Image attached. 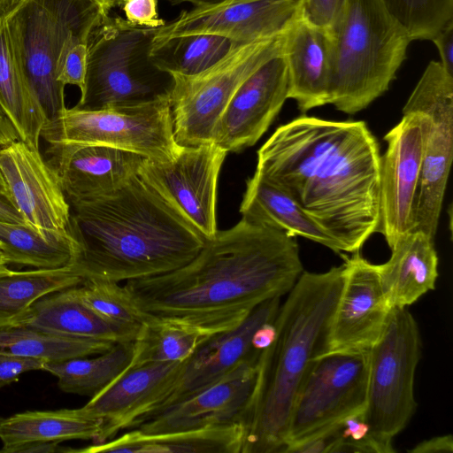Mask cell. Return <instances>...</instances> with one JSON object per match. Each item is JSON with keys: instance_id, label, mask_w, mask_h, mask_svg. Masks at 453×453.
I'll use <instances>...</instances> for the list:
<instances>
[{"instance_id": "3", "label": "cell", "mask_w": 453, "mask_h": 453, "mask_svg": "<svg viewBox=\"0 0 453 453\" xmlns=\"http://www.w3.org/2000/svg\"><path fill=\"white\" fill-rule=\"evenodd\" d=\"M78 245L72 266L84 280L153 277L192 260L205 239L138 175L107 195L68 202Z\"/></svg>"}, {"instance_id": "17", "label": "cell", "mask_w": 453, "mask_h": 453, "mask_svg": "<svg viewBox=\"0 0 453 453\" xmlns=\"http://www.w3.org/2000/svg\"><path fill=\"white\" fill-rule=\"evenodd\" d=\"M0 173L26 224L41 230L69 232L70 204L57 171L39 148L19 139L0 147Z\"/></svg>"}, {"instance_id": "18", "label": "cell", "mask_w": 453, "mask_h": 453, "mask_svg": "<svg viewBox=\"0 0 453 453\" xmlns=\"http://www.w3.org/2000/svg\"><path fill=\"white\" fill-rule=\"evenodd\" d=\"M288 92V69L281 52L238 87L215 126L212 143L226 153L253 146L281 110Z\"/></svg>"}, {"instance_id": "45", "label": "cell", "mask_w": 453, "mask_h": 453, "mask_svg": "<svg viewBox=\"0 0 453 453\" xmlns=\"http://www.w3.org/2000/svg\"><path fill=\"white\" fill-rule=\"evenodd\" d=\"M0 221L25 223L21 214L13 205L8 195L3 193H0Z\"/></svg>"}, {"instance_id": "30", "label": "cell", "mask_w": 453, "mask_h": 453, "mask_svg": "<svg viewBox=\"0 0 453 453\" xmlns=\"http://www.w3.org/2000/svg\"><path fill=\"white\" fill-rule=\"evenodd\" d=\"M0 107L19 139L39 148L47 119L16 65L4 19L0 21Z\"/></svg>"}, {"instance_id": "23", "label": "cell", "mask_w": 453, "mask_h": 453, "mask_svg": "<svg viewBox=\"0 0 453 453\" xmlns=\"http://www.w3.org/2000/svg\"><path fill=\"white\" fill-rule=\"evenodd\" d=\"M331 49L329 29L311 23L302 12L285 33L282 55L288 69V97L302 112L327 104Z\"/></svg>"}, {"instance_id": "40", "label": "cell", "mask_w": 453, "mask_h": 453, "mask_svg": "<svg viewBox=\"0 0 453 453\" xmlns=\"http://www.w3.org/2000/svg\"><path fill=\"white\" fill-rule=\"evenodd\" d=\"M122 9L126 19L135 25L158 27L165 22L158 17L157 0H127Z\"/></svg>"}, {"instance_id": "21", "label": "cell", "mask_w": 453, "mask_h": 453, "mask_svg": "<svg viewBox=\"0 0 453 453\" xmlns=\"http://www.w3.org/2000/svg\"><path fill=\"white\" fill-rule=\"evenodd\" d=\"M280 305V297L266 300L254 308L235 327L215 333L201 342L181 363L175 386L156 410L205 388L242 362L258 358L261 351L252 347V335L260 326L275 319Z\"/></svg>"}, {"instance_id": "38", "label": "cell", "mask_w": 453, "mask_h": 453, "mask_svg": "<svg viewBox=\"0 0 453 453\" xmlns=\"http://www.w3.org/2000/svg\"><path fill=\"white\" fill-rule=\"evenodd\" d=\"M345 0H303L302 14L311 23L331 28Z\"/></svg>"}, {"instance_id": "19", "label": "cell", "mask_w": 453, "mask_h": 453, "mask_svg": "<svg viewBox=\"0 0 453 453\" xmlns=\"http://www.w3.org/2000/svg\"><path fill=\"white\" fill-rule=\"evenodd\" d=\"M303 0H241L191 8L157 27L156 37L213 34L238 44L284 34L302 12Z\"/></svg>"}, {"instance_id": "1", "label": "cell", "mask_w": 453, "mask_h": 453, "mask_svg": "<svg viewBox=\"0 0 453 453\" xmlns=\"http://www.w3.org/2000/svg\"><path fill=\"white\" fill-rule=\"evenodd\" d=\"M303 272L295 237L242 218L218 231L183 266L126 281L144 321H177L225 331L263 302L288 294Z\"/></svg>"}, {"instance_id": "37", "label": "cell", "mask_w": 453, "mask_h": 453, "mask_svg": "<svg viewBox=\"0 0 453 453\" xmlns=\"http://www.w3.org/2000/svg\"><path fill=\"white\" fill-rule=\"evenodd\" d=\"M81 300L102 318L117 324L140 326L143 318L119 282L88 279L75 287Z\"/></svg>"}, {"instance_id": "31", "label": "cell", "mask_w": 453, "mask_h": 453, "mask_svg": "<svg viewBox=\"0 0 453 453\" xmlns=\"http://www.w3.org/2000/svg\"><path fill=\"white\" fill-rule=\"evenodd\" d=\"M72 265L53 269L10 271L0 275V328L13 326L31 305L50 293L80 285Z\"/></svg>"}, {"instance_id": "33", "label": "cell", "mask_w": 453, "mask_h": 453, "mask_svg": "<svg viewBox=\"0 0 453 453\" xmlns=\"http://www.w3.org/2000/svg\"><path fill=\"white\" fill-rule=\"evenodd\" d=\"M238 43L213 34L155 37L150 58L173 75L190 77L211 67Z\"/></svg>"}, {"instance_id": "24", "label": "cell", "mask_w": 453, "mask_h": 453, "mask_svg": "<svg viewBox=\"0 0 453 453\" xmlns=\"http://www.w3.org/2000/svg\"><path fill=\"white\" fill-rule=\"evenodd\" d=\"M101 434V421L81 408L47 411H25L0 418V453L61 451L59 443L92 440Z\"/></svg>"}, {"instance_id": "20", "label": "cell", "mask_w": 453, "mask_h": 453, "mask_svg": "<svg viewBox=\"0 0 453 453\" xmlns=\"http://www.w3.org/2000/svg\"><path fill=\"white\" fill-rule=\"evenodd\" d=\"M182 362H152L128 366L81 407L101 421L94 443L113 439L142 416L157 409L172 392Z\"/></svg>"}, {"instance_id": "7", "label": "cell", "mask_w": 453, "mask_h": 453, "mask_svg": "<svg viewBox=\"0 0 453 453\" xmlns=\"http://www.w3.org/2000/svg\"><path fill=\"white\" fill-rule=\"evenodd\" d=\"M157 31L108 16L87 44L84 86L73 107L101 111L170 100L174 77L150 58Z\"/></svg>"}, {"instance_id": "16", "label": "cell", "mask_w": 453, "mask_h": 453, "mask_svg": "<svg viewBox=\"0 0 453 453\" xmlns=\"http://www.w3.org/2000/svg\"><path fill=\"white\" fill-rule=\"evenodd\" d=\"M344 257V280L326 338L324 353L369 349L380 337L392 306L378 265L360 251Z\"/></svg>"}, {"instance_id": "49", "label": "cell", "mask_w": 453, "mask_h": 453, "mask_svg": "<svg viewBox=\"0 0 453 453\" xmlns=\"http://www.w3.org/2000/svg\"><path fill=\"white\" fill-rule=\"evenodd\" d=\"M99 1L108 11L117 6H121L127 0H97ZM167 1V0H166Z\"/></svg>"}, {"instance_id": "11", "label": "cell", "mask_w": 453, "mask_h": 453, "mask_svg": "<svg viewBox=\"0 0 453 453\" xmlns=\"http://www.w3.org/2000/svg\"><path fill=\"white\" fill-rule=\"evenodd\" d=\"M368 377L369 349L313 357L294 401L283 451L364 412Z\"/></svg>"}, {"instance_id": "2", "label": "cell", "mask_w": 453, "mask_h": 453, "mask_svg": "<svg viewBox=\"0 0 453 453\" xmlns=\"http://www.w3.org/2000/svg\"><path fill=\"white\" fill-rule=\"evenodd\" d=\"M380 161L365 121L303 115L262 145L255 173L288 194L341 252L354 253L378 232Z\"/></svg>"}, {"instance_id": "35", "label": "cell", "mask_w": 453, "mask_h": 453, "mask_svg": "<svg viewBox=\"0 0 453 453\" xmlns=\"http://www.w3.org/2000/svg\"><path fill=\"white\" fill-rule=\"evenodd\" d=\"M114 344L106 341L57 335L20 325L0 328V352L46 362L97 355Z\"/></svg>"}, {"instance_id": "26", "label": "cell", "mask_w": 453, "mask_h": 453, "mask_svg": "<svg viewBox=\"0 0 453 453\" xmlns=\"http://www.w3.org/2000/svg\"><path fill=\"white\" fill-rule=\"evenodd\" d=\"M242 423L196 430L145 434L130 429L119 437L68 452L83 453H242Z\"/></svg>"}, {"instance_id": "6", "label": "cell", "mask_w": 453, "mask_h": 453, "mask_svg": "<svg viewBox=\"0 0 453 453\" xmlns=\"http://www.w3.org/2000/svg\"><path fill=\"white\" fill-rule=\"evenodd\" d=\"M108 13L97 0H23L5 17L16 65L47 121L66 109L58 76L67 54L87 45Z\"/></svg>"}, {"instance_id": "14", "label": "cell", "mask_w": 453, "mask_h": 453, "mask_svg": "<svg viewBox=\"0 0 453 453\" xmlns=\"http://www.w3.org/2000/svg\"><path fill=\"white\" fill-rule=\"evenodd\" d=\"M387 149L380 161V224L391 248L414 229L413 209L424 149V126L417 113H403L401 121L384 136Z\"/></svg>"}, {"instance_id": "43", "label": "cell", "mask_w": 453, "mask_h": 453, "mask_svg": "<svg viewBox=\"0 0 453 453\" xmlns=\"http://www.w3.org/2000/svg\"><path fill=\"white\" fill-rule=\"evenodd\" d=\"M453 437L451 434L434 436L425 440L410 449V453H451Z\"/></svg>"}, {"instance_id": "29", "label": "cell", "mask_w": 453, "mask_h": 453, "mask_svg": "<svg viewBox=\"0 0 453 453\" xmlns=\"http://www.w3.org/2000/svg\"><path fill=\"white\" fill-rule=\"evenodd\" d=\"M0 248L8 264L53 269L72 265L78 245L69 232L0 221Z\"/></svg>"}, {"instance_id": "5", "label": "cell", "mask_w": 453, "mask_h": 453, "mask_svg": "<svg viewBox=\"0 0 453 453\" xmlns=\"http://www.w3.org/2000/svg\"><path fill=\"white\" fill-rule=\"evenodd\" d=\"M329 31L327 104L354 114L388 89L411 40L383 0H345Z\"/></svg>"}, {"instance_id": "51", "label": "cell", "mask_w": 453, "mask_h": 453, "mask_svg": "<svg viewBox=\"0 0 453 453\" xmlns=\"http://www.w3.org/2000/svg\"><path fill=\"white\" fill-rule=\"evenodd\" d=\"M0 193L7 195L6 187H5V184H4V181L3 180L1 173H0Z\"/></svg>"}, {"instance_id": "28", "label": "cell", "mask_w": 453, "mask_h": 453, "mask_svg": "<svg viewBox=\"0 0 453 453\" xmlns=\"http://www.w3.org/2000/svg\"><path fill=\"white\" fill-rule=\"evenodd\" d=\"M243 219L301 236L341 253L339 244L283 189L254 173L240 205Z\"/></svg>"}, {"instance_id": "36", "label": "cell", "mask_w": 453, "mask_h": 453, "mask_svg": "<svg viewBox=\"0 0 453 453\" xmlns=\"http://www.w3.org/2000/svg\"><path fill=\"white\" fill-rule=\"evenodd\" d=\"M411 42L432 40L452 21L453 0H383Z\"/></svg>"}, {"instance_id": "46", "label": "cell", "mask_w": 453, "mask_h": 453, "mask_svg": "<svg viewBox=\"0 0 453 453\" xmlns=\"http://www.w3.org/2000/svg\"><path fill=\"white\" fill-rule=\"evenodd\" d=\"M19 139L17 130L0 107V147L6 146Z\"/></svg>"}, {"instance_id": "13", "label": "cell", "mask_w": 453, "mask_h": 453, "mask_svg": "<svg viewBox=\"0 0 453 453\" xmlns=\"http://www.w3.org/2000/svg\"><path fill=\"white\" fill-rule=\"evenodd\" d=\"M227 153L209 143L180 146L170 160L146 158L138 176L205 240L217 230L218 178Z\"/></svg>"}, {"instance_id": "41", "label": "cell", "mask_w": 453, "mask_h": 453, "mask_svg": "<svg viewBox=\"0 0 453 453\" xmlns=\"http://www.w3.org/2000/svg\"><path fill=\"white\" fill-rule=\"evenodd\" d=\"M87 66V45L79 44L67 54L58 81L64 85L84 86Z\"/></svg>"}, {"instance_id": "50", "label": "cell", "mask_w": 453, "mask_h": 453, "mask_svg": "<svg viewBox=\"0 0 453 453\" xmlns=\"http://www.w3.org/2000/svg\"><path fill=\"white\" fill-rule=\"evenodd\" d=\"M8 265L9 264L5 258V256L0 248V275L11 271L8 267Z\"/></svg>"}, {"instance_id": "12", "label": "cell", "mask_w": 453, "mask_h": 453, "mask_svg": "<svg viewBox=\"0 0 453 453\" xmlns=\"http://www.w3.org/2000/svg\"><path fill=\"white\" fill-rule=\"evenodd\" d=\"M403 113H417L423 120L424 149L413 231L434 239L453 157V74L440 61L429 62Z\"/></svg>"}, {"instance_id": "32", "label": "cell", "mask_w": 453, "mask_h": 453, "mask_svg": "<svg viewBox=\"0 0 453 453\" xmlns=\"http://www.w3.org/2000/svg\"><path fill=\"white\" fill-rule=\"evenodd\" d=\"M133 351L134 342L115 343L96 357L45 362L42 370L58 378L62 391L92 397L129 366Z\"/></svg>"}, {"instance_id": "10", "label": "cell", "mask_w": 453, "mask_h": 453, "mask_svg": "<svg viewBox=\"0 0 453 453\" xmlns=\"http://www.w3.org/2000/svg\"><path fill=\"white\" fill-rule=\"evenodd\" d=\"M285 33L236 45L197 75H173L170 106L174 138L180 146L212 143L215 126L233 95L257 68L282 52Z\"/></svg>"}, {"instance_id": "42", "label": "cell", "mask_w": 453, "mask_h": 453, "mask_svg": "<svg viewBox=\"0 0 453 453\" xmlns=\"http://www.w3.org/2000/svg\"><path fill=\"white\" fill-rule=\"evenodd\" d=\"M431 41L439 51L440 62L450 74H453V22L446 25Z\"/></svg>"}, {"instance_id": "4", "label": "cell", "mask_w": 453, "mask_h": 453, "mask_svg": "<svg viewBox=\"0 0 453 453\" xmlns=\"http://www.w3.org/2000/svg\"><path fill=\"white\" fill-rule=\"evenodd\" d=\"M343 280L344 264L303 272L280 305L274 340L259 356L242 453L283 451L296 395L310 363L324 353Z\"/></svg>"}, {"instance_id": "47", "label": "cell", "mask_w": 453, "mask_h": 453, "mask_svg": "<svg viewBox=\"0 0 453 453\" xmlns=\"http://www.w3.org/2000/svg\"><path fill=\"white\" fill-rule=\"evenodd\" d=\"M172 5L189 4L192 8H207L230 4L241 0H167Z\"/></svg>"}, {"instance_id": "44", "label": "cell", "mask_w": 453, "mask_h": 453, "mask_svg": "<svg viewBox=\"0 0 453 453\" xmlns=\"http://www.w3.org/2000/svg\"><path fill=\"white\" fill-rule=\"evenodd\" d=\"M275 334L276 328L274 326V320L263 324L252 335V347L260 351L265 349L273 342Z\"/></svg>"}, {"instance_id": "39", "label": "cell", "mask_w": 453, "mask_h": 453, "mask_svg": "<svg viewBox=\"0 0 453 453\" xmlns=\"http://www.w3.org/2000/svg\"><path fill=\"white\" fill-rule=\"evenodd\" d=\"M46 361L0 352V388L17 380L29 371L42 370Z\"/></svg>"}, {"instance_id": "34", "label": "cell", "mask_w": 453, "mask_h": 453, "mask_svg": "<svg viewBox=\"0 0 453 453\" xmlns=\"http://www.w3.org/2000/svg\"><path fill=\"white\" fill-rule=\"evenodd\" d=\"M221 331L177 321H144L134 341L129 366L152 362H183L208 336Z\"/></svg>"}, {"instance_id": "9", "label": "cell", "mask_w": 453, "mask_h": 453, "mask_svg": "<svg viewBox=\"0 0 453 453\" xmlns=\"http://www.w3.org/2000/svg\"><path fill=\"white\" fill-rule=\"evenodd\" d=\"M41 137L51 155L86 144H103L167 161L179 151L170 100L101 111L65 109L44 124Z\"/></svg>"}, {"instance_id": "15", "label": "cell", "mask_w": 453, "mask_h": 453, "mask_svg": "<svg viewBox=\"0 0 453 453\" xmlns=\"http://www.w3.org/2000/svg\"><path fill=\"white\" fill-rule=\"evenodd\" d=\"M258 359L244 361L196 394L142 416L128 429L160 434L243 425L256 386Z\"/></svg>"}, {"instance_id": "25", "label": "cell", "mask_w": 453, "mask_h": 453, "mask_svg": "<svg viewBox=\"0 0 453 453\" xmlns=\"http://www.w3.org/2000/svg\"><path fill=\"white\" fill-rule=\"evenodd\" d=\"M75 287L43 296L13 326H26L57 335L113 343L134 341L140 326L117 324L102 318L81 300Z\"/></svg>"}, {"instance_id": "22", "label": "cell", "mask_w": 453, "mask_h": 453, "mask_svg": "<svg viewBox=\"0 0 453 453\" xmlns=\"http://www.w3.org/2000/svg\"><path fill=\"white\" fill-rule=\"evenodd\" d=\"M147 157L103 144H86L54 154L47 160L58 173L67 201L113 192L138 175Z\"/></svg>"}, {"instance_id": "8", "label": "cell", "mask_w": 453, "mask_h": 453, "mask_svg": "<svg viewBox=\"0 0 453 453\" xmlns=\"http://www.w3.org/2000/svg\"><path fill=\"white\" fill-rule=\"evenodd\" d=\"M420 357L416 320L406 307H392L379 340L369 349L364 418L382 453L395 452L392 439L407 425L417 403L415 372Z\"/></svg>"}, {"instance_id": "48", "label": "cell", "mask_w": 453, "mask_h": 453, "mask_svg": "<svg viewBox=\"0 0 453 453\" xmlns=\"http://www.w3.org/2000/svg\"><path fill=\"white\" fill-rule=\"evenodd\" d=\"M23 0H0V21L4 19Z\"/></svg>"}, {"instance_id": "27", "label": "cell", "mask_w": 453, "mask_h": 453, "mask_svg": "<svg viewBox=\"0 0 453 453\" xmlns=\"http://www.w3.org/2000/svg\"><path fill=\"white\" fill-rule=\"evenodd\" d=\"M390 250V258L378 265L380 280L391 306L407 308L435 288L439 274L434 239L412 231Z\"/></svg>"}]
</instances>
